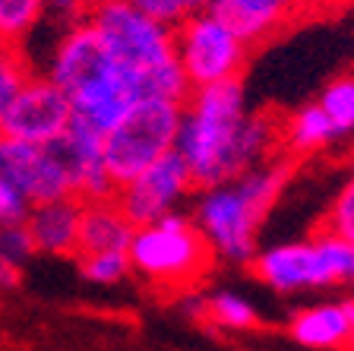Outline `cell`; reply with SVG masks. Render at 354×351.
<instances>
[{
  "mask_svg": "<svg viewBox=\"0 0 354 351\" xmlns=\"http://www.w3.org/2000/svg\"><path fill=\"white\" fill-rule=\"evenodd\" d=\"M279 139H281V155H288L291 161L317 155L326 146L339 143L335 127H332V120L326 117V111L317 102L301 105L297 111H291L279 124Z\"/></svg>",
  "mask_w": 354,
  "mask_h": 351,
  "instance_id": "e0dca14e",
  "label": "cell"
},
{
  "mask_svg": "<svg viewBox=\"0 0 354 351\" xmlns=\"http://www.w3.org/2000/svg\"><path fill=\"white\" fill-rule=\"evenodd\" d=\"M48 16V0H0V48H19Z\"/></svg>",
  "mask_w": 354,
  "mask_h": 351,
  "instance_id": "ac0fdd59",
  "label": "cell"
},
{
  "mask_svg": "<svg viewBox=\"0 0 354 351\" xmlns=\"http://www.w3.org/2000/svg\"><path fill=\"white\" fill-rule=\"evenodd\" d=\"M41 73L70 98L73 114L98 133H108L136 102L127 76L88 19L60 26Z\"/></svg>",
  "mask_w": 354,
  "mask_h": 351,
  "instance_id": "277c9868",
  "label": "cell"
},
{
  "mask_svg": "<svg viewBox=\"0 0 354 351\" xmlns=\"http://www.w3.org/2000/svg\"><path fill=\"white\" fill-rule=\"evenodd\" d=\"M206 320L228 332H250L259 326V310L247 294L221 288L206 294Z\"/></svg>",
  "mask_w": 354,
  "mask_h": 351,
  "instance_id": "d6986e66",
  "label": "cell"
},
{
  "mask_svg": "<svg viewBox=\"0 0 354 351\" xmlns=\"http://www.w3.org/2000/svg\"><path fill=\"white\" fill-rule=\"evenodd\" d=\"M130 269L158 294H187L218 263L199 225L187 213H171L140 225L130 241Z\"/></svg>",
  "mask_w": 354,
  "mask_h": 351,
  "instance_id": "5b68a950",
  "label": "cell"
},
{
  "mask_svg": "<svg viewBox=\"0 0 354 351\" xmlns=\"http://www.w3.org/2000/svg\"><path fill=\"white\" fill-rule=\"evenodd\" d=\"M0 174L19 187V193L29 199V206L54 203L64 197H76L73 177L66 171V161L60 159L57 146H35L22 139L0 133Z\"/></svg>",
  "mask_w": 354,
  "mask_h": 351,
  "instance_id": "8fae6325",
  "label": "cell"
},
{
  "mask_svg": "<svg viewBox=\"0 0 354 351\" xmlns=\"http://www.w3.org/2000/svg\"><path fill=\"white\" fill-rule=\"evenodd\" d=\"M212 10L250 48H257L301 16L304 0H215Z\"/></svg>",
  "mask_w": 354,
  "mask_h": 351,
  "instance_id": "4fadbf2b",
  "label": "cell"
},
{
  "mask_svg": "<svg viewBox=\"0 0 354 351\" xmlns=\"http://www.w3.org/2000/svg\"><path fill=\"white\" fill-rule=\"evenodd\" d=\"M295 174L288 155L263 161L225 183L193 193V222L209 241L215 260L228 266H250L257 256L259 228L281 199Z\"/></svg>",
  "mask_w": 354,
  "mask_h": 351,
  "instance_id": "7a4b0ae2",
  "label": "cell"
},
{
  "mask_svg": "<svg viewBox=\"0 0 354 351\" xmlns=\"http://www.w3.org/2000/svg\"><path fill=\"white\" fill-rule=\"evenodd\" d=\"M133 231H136V225L124 215V209L114 203V197L82 203V225H80V247H76V256L130 250Z\"/></svg>",
  "mask_w": 354,
  "mask_h": 351,
  "instance_id": "2e32d148",
  "label": "cell"
},
{
  "mask_svg": "<svg viewBox=\"0 0 354 351\" xmlns=\"http://www.w3.org/2000/svg\"><path fill=\"white\" fill-rule=\"evenodd\" d=\"M250 51V44L212 7L196 10L174 26V54L190 89L243 80Z\"/></svg>",
  "mask_w": 354,
  "mask_h": 351,
  "instance_id": "ba28073f",
  "label": "cell"
},
{
  "mask_svg": "<svg viewBox=\"0 0 354 351\" xmlns=\"http://www.w3.org/2000/svg\"><path fill=\"white\" fill-rule=\"evenodd\" d=\"M184 102L136 98L118 124L104 133V161L114 190L168 152H174Z\"/></svg>",
  "mask_w": 354,
  "mask_h": 351,
  "instance_id": "52a82bcc",
  "label": "cell"
},
{
  "mask_svg": "<svg viewBox=\"0 0 354 351\" xmlns=\"http://www.w3.org/2000/svg\"><path fill=\"white\" fill-rule=\"evenodd\" d=\"M250 269L266 288L279 294L329 291L339 285H351L354 244L329 228H319L297 241L257 250Z\"/></svg>",
  "mask_w": 354,
  "mask_h": 351,
  "instance_id": "8992f818",
  "label": "cell"
},
{
  "mask_svg": "<svg viewBox=\"0 0 354 351\" xmlns=\"http://www.w3.org/2000/svg\"><path fill=\"white\" fill-rule=\"evenodd\" d=\"M19 278H22V269L0 253V288H16L19 285Z\"/></svg>",
  "mask_w": 354,
  "mask_h": 351,
  "instance_id": "83f0119b",
  "label": "cell"
},
{
  "mask_svg": "<svg viewBox=\"0 0 354 351\" xmlns=\"http://www.w3.org/2000/svg\"><path fill=\"white\" fill-rule=\"evenodd\" d=\"M140 10H146L149 16L168 22V26H177L184 16L196 13V10H209L215 0H130Z\"/></svg>",
  "mask_w": 354,
  "mask_h": 351,
  "instance_id": "d4e9b609",
  "label": "cell"
},
{
  "mask_svg": "<svg viewBox=\"0 0 354 351\" xmlns=\"http://www.w3.org/2000/svg\"><path fill=\"white\" fill-rule=\"evenodd\" d=\"M73 117L76 114L70 98L44 73H32L16 92L0 133L22 143H35V146H51L70 130Z\"/></svg>",
  "mask_w": 354,
  "mask_h": 351,
  "instance_id": "30bf717a",
  "label": "cell"
},
{
  "mask_svg": "<svg viewBox=\"0 0 354 351\" xmlns=\"http://www.w3.org/2000/svg\"><path fill=\"white\" fill-rule=\"evenodd\" d=\"M92 7H95V0H48V13H51L60 26L88 19Z\"/></svg>",
  "mask_w": 354,
  "mask_h": 351,
  "instance_id": "4316f807",
  "label": "cell"
},
{
  "mask_svg": "<svg viewBox=\"0 0 354 351\" xmlns=\"http://www.w3.org/2000/svg\"><path fill=\"white\" fill-rule=\"evenodd\" d=\"M29 199L19 193L10 177L0 174V225H16V222H26L29 219Z\"/></svg>",
  "mask_w": 354,
  "mask_h": 351,
  "instance_id": "484cf974",
  "label": "cell"
},
{
  "mask_svg": "<svg viewBox=\"0 0 354 351\" xmlns=\"http://www.w3.org/2000/svg\"><path fill=\"white\" fill-rule=\"evenodd\" d=\"M35 250L44 256H76L82 225V199L64 197L54 203H41L29 209L26 219Z\"/></svg>",
  "mask_w": 354,
  "mask_h": 351,
  "instance_id": "9a60e30c",
  "label": "cell"
},
{
  "mask_svg": "<svg viewBox=\"0 0 354 351\" xmlns=\"http://www.w3.org/2000/svg\"><path fill=\"white\" fill-rule=\"evenodd\" d=\"M76 266H80V276L86 278L88 285H102V288H114V285H120L127 276H133L130 253H127V250L76 256Z\"/></svg>",
  "mask_w": 354,
  "mask_h": 351,
  "instance_id": "44dd1931",
  "label": "cell"
},
{
  "mask_svg": "<svg viewBox=\"0 0 354 351\" xmlns=\"http://www.w3.org/2000/svg\"><path fill=\"white\" fill-rule=\"evenodd\" d=\"M193 193H196V183H193L187 165L180 161L177 152H168L165 159L149 165L146 171H140L136 177L120 183L114 190V203L124 209V215L133 225L140 228L162 219V215L180 213V206Z\"/></svg>",
  "mask_w": 354,
  "mask_h": 351,
  "instance_id": "9c48e42d",
  "label": "cell"
},
{
  "mask_svg": "<svg viewBox=\"0 0 354 351\" xmlns=\"http://www.w3.org/2000/svg\"><path fill=\"white\" fill-rule=\"evenodd\" d=\"M351 330L348 300H317L288 320V336L310 351H345L351 345Z\"/></svg>",
  "mask_w": 354,
  "mask_h": 351,
  "instance_id": "5bb4252c",
  "label": "cell"
},
{
  "mask_svg": "<svg viewBox=\"0 0 354 351\" xmlns=\"http://www.w3.org/2000/svg\"><path fill=\"white\" fill-rule=\"evenodd\" d=\"M88 22L136 98L184 102L190 96L174 54V26L149 16L130 0H95Z\"/></svg>",
  "mask_w": 354,
  "mask_h": 351,
  "instance_id": "3957f363",
  "label": "cell"
},
{
  "mask_svg": "<svg viewBox=\"0 0 354 351\" xmlns=\"http://www.w3.org/2000/svg\"><path fill=\"white\" fill-rule=\"evenodd\" d=\"M317 105L326 111V117L335 127V136H354V76H335L329 86L319 92Z\"/></svg>",
  "mask_w": 354,
  "mask_h": 351,
  "instance_id": "ffe728a7",
  "label": "cell"
},
{
  "mask_svg": "<svg viewBox=\"0 0 354 351\" xmlns=\"http://www.w3.org/2000/svg\"><path fill=\"white\" fill-rule=\"evenodd\" d=\"M326 228L354 244V171L345 177L339 193L332 197L329 209H326Z\"/></svg>",
  "mask_w": 354,
  "mask_h": 351,
  "instance_id": "603a6c76",
  "label": "cell"
},
{
  "mask_svg": "<svg viewBox=\"0 0 354 351\" xmlns=\"http://www.w3.org/2000/svg\"><path fill=\"white\" fill-rule=\"evenodd\" d=\"M351 285H354V276H351Z\"/></svg>",
  "mask_w": 354,
  "mask_h": 351,
  "instance_id": "f546056e",
  "label": "cell"
},
{
  "mask_svg": "<svg viewBox=\"0 0 354 351\" xmlns=\"http://www.w3.org/2000/svg\"><path fill=\"white\" fill-rule=\"evenodd\" d=\"M35 73L26 57V51L19 48H0V127H3V117H7L10 105H13L16 92L22 89V82Z\"/></svg>",
  "mask_w": 354,
  "mask_h": 351,
  "instance_id": "7402d4cb",
  "label": "cell"
},
{
  "mask_svg": "<svg viewBox=\"0 0 354 351\" xmlns=\"http://www.w3.org/2000/svg\"><path fill=\"white\" fill-rule=\"evenodd\" d=\"M348 310H351V326H354V298H348ZM348 351H354V330H351V345H348Z\"/></svg>",
  "mask_w": 354,
  "mask_h": 351,
  "instance_id": "f1b7e54d",
  "label": "cell"
},
{
  "mask_svg": "<svg viewBox=\"0 0 354 351\" xmlns=\"http://www.w3.org/2000/svg\"><path fill=\"white\" fill-rule=\"evenodd\" d=\"M54 146H57L60 159L66 161V171L73 177L76 199L92 203V199L114 197V181H111L108 161H104V133L73 117L70 130Z\"/></svg>",
  "mask_w": 354,
  "mask_h": 351,
  "instance_id": "7c38bea8",
  "label": "cell"
},
{
  "mask_svg": "<svg viewBox=\"0 0 354 351\" xmlns=\"http://www.w3.org/2000/svg\"><path fill=\"white\" fill-rule=\"evenodd\" d=\"M279 124L269 111L247 108L241 80L190 89L174 152L187 165L196 190H206L281 155Z\"/></svg>",
  "mask_w": 354,
  "mask_h": 351,
  "instance_id": "6da1fadb",
  "label": "cell"
},
{
  "mask_svg": "<svg viewBox=\"0 0 354 351\" xmlns=\"http://www.w3.org/2000/svg\"><path fill=\"white\" fill-rule=\"evenodd\" d=\"M0 253L7 256L10 263H16L22 269V263H29L32 256L38 253L35 241H32V231L26 222H16V225H0Z\"/></svg>",
  "mask_w": 354,
  "mask_h": 351,
  "instance_id": "cb8c5ba5",
  "label": "cell"
}]
</instances>
